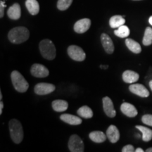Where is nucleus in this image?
<instances>
[{"label":"nucleus","mask_w":152,"mask_h":152,"mask_svg":"<svg viewBox=\"0 0 152 152\" xmlns=\"http://www.w3.org/2000/svg\"><path fill=\"white\" fill-rule=\"evenodd\" d=\"M30 37V32L26 27H16L9 32L8 38L11 43L21 44L27 41Z\"/></svg>","instance_id":"f257e3e1"},{"label":"nucleus","mask_w":152,"mask_h":152,"mask_svg":"<svg viewBox=\"0 0 152 152\" xmlns=\"http://www.w3.org/2000/svg\"><path fill=\"white\" fill-rule=\"evenodd\" d=\"M10 135L15 144H20L23 141L24 133L21 123L16 119H11L9 123Z\"/></svg>","instance_id":"f03ea898"},{"label":"nucleus","mask_w":152,"mask_h":152,"mask_svg":"<svg viewBox=\"0 0 152 152\" xmlns=\"http://www.w3.org/2000/svg\"><path fill=\"white\" fill-rule=\"evenodd\" d=\"M39 48L44 58L47 60H53L56 57V52L54 43L50 39H45L39 42Z\"/></svg>","instance_id":"7ed1b4c3"},{"label":"nucleus","mask_w":152,"mask_h":152,"mask_svg":"<svg viewBox=\"0 0 152 152\" xmlns=\"http://www.w3.org/2000/svg\"><path fill=\"white\" fill-rule=\"evenodd\" d=\"M11 82L15 90L18 92L23 93L28 90L29 84L21 74L17 71H14L11 74Z\"/></svg>","instance_id":"20e7f679"},{"label":"nucleus","mask_w":152,"mask_h":152,"mask_svg":"<svg viewBox=\"0 0 152 152\" xmlns=\"http://www.w3.org/2000/svg\"><path fill=\"white\" fill-rule=\"evenodd\" d=\"M84 144L83 140L77 134L71 136L68 141V149L71 152H83L84 151Z\"/></svg>","instance_id":"39448f33"},{"label":"nucleus","mask_w":152,"mask_h":152,"mask_svg":"<svg viewBox=\"0 0 152 152\" xmlns=\"http://www.w3.org/2000/svg\"><path fill=\"white\" fill-rule=\"evenodd\" d=\"M68 54L72 59L76 61H83L86 58V54L83 49L76 45H71L68 47Z\"/></svg>","instance_id":"423d86ee"},{"label":"nucleus","mask_w":152,"mask_h":152,"mask_svg":"<svg viewBox=\"0 0 152 152\" xmlns=\"http://www.w3.org/2000/svg\"><path fill=\"white\" fill-rule=\"evenodd\" d=\"M30 73L34 77L42 78V77H46L49 75V71L48 68L45 67L42 64H35L32 66Z\"/></svg>","instance_id":"0eeeda50"},{"label":"nucleus","mask_w":152,"mask_h":152,"mask_svg":"<svg viewBox=\"0 0 152 152\" xmlns=\"http://www.w3.org/2000/svg\"><path fill=\"white\" fill-rule=\"evenodd\" d=\"M55 89H56V87L54 85L41 83L35 85L34 91L37 95H47L54 92Z\"/></svg>","instance_id":"6e6552de"},{"label":"nucleus","mask_w":152,"mask_h":152,"mask_svg":"<svg viewBox=\"0 0 152 152\" xmlns=\"http://www.w3.org/2000/svg\"><path fill=\"white\" fill-rule=\"evenodd\" d=\"M91 26V20L89 18H83L77 20L74 25V30L75 33L82 34L87 32Z\"/></svg>","instance_id":"1a4fd4ad"},{"label":"nucleus","mask_w":152,"mask_h":152,"mask_svg":"<svg viewBox=\"0 0 152 152\" xmlns=\"http://www.w3.org/2000/svg\"><path fill=\"white\" fill-rule=\"evenodd\" d=\"M103 102V109L107 116L110 118H114L116 115V111L114 109L113 102L109 96H105L102 99Z\"/></svg>","instance_id":"9d476101"},{"label":"nucleus","mask_w":152,"mask_h":152,"mask_svg":"<svg viewBox=\"0 0 152 152\" xmlns=\"http://www.w3.org/2000/svg\"><path fill=\"white\" fill-rule=\"evenodd\" d=\"M129 90L133 94L137 95L140 97H148L149 96V90L141 84H132L129 87Z\"/></svg>","instance_id":"9b49d317"},{"label":"nucleus","mask_w":152,"mask_h":152,"mask_svg":"<svg viewBox=\"0 0 152 152\" xmlns=\"http://www.w3.org/2000/svg\"><path fill=\"white\" fill-rule=\"evenodd\" d=\"M101 42L105 52L109 54H112L114 52V45L111 38L107 34L102 33L101 35Z\"/></svg>","instance_id":"f8f14e48"},{"label":"nucleus","mask_w":152,"mask_h":152,"mask_svg":"<svg viewBox=\"0 0 152 152\" xmlns=\"http://www.w3.org/2000/svg\"><path fill=\"white\" fill-rule=\"evenodd\" d=\"M121 110L124 115L130 118L135 117L138 113L137 110L134 107V106L130 103H127V102H123L121 104Z\"/></svg>","instance_id":"ddd939ff"},{"label":"nucleus","mask_w":152,"mask_h":152,"mask_svg":"<svg viewBox=\"0 0 152 152\" xmlns=\"http://www.w3.org/2000/svg\"><path fill=\"white\" fill-rule=\"evenodd\" d=\"M106 136L111 143H116L120 139V132L116 126L111 125L106 130Z\"/></svg>","instance_id":"4468645a"},{"label":"nucleus","mask_w":152,"mask_h":152,"mask_svg":"<svg viewBox=\"0 0 152 152\" xmlns=\"http://www.w3.org/2000/svg\"><path fill=\"white\" fill-rule=\"evenodd\" d=\"M60 119L62 121H64V122L71 125H80L82 122H83V121H82V119L80 117L68 113L62 114L60 116Z\"/></svg>","instance_id":"2eb2a0df"},{"label":"nucleus","mask_w":152,"mask_h":152,"mask_svg":"<svg viewBox=\"0 0 152 152\" xmlns=\"http://www.w3.org/2000/svg\"><path fill=\"white\" fill-rule=\"evenodd\" d=\"M7 15L9 18L12 20H18L21 16V9L18 3H15L10 7L7 11Z\"/></svg>","instance_id":"dca6fc26"},{"label":"nucleus","mask_w":152,"mask_h":152,"mask_svg":"<svg viewBox=\"0 0 152 152\" xmlns=\"http://www.w3.org/2000/svg\"><path fill=\"white\" fill-rule=\"evenodd\" d=\"M140 78V75L136 72L127 70L123 73V80L126 83H134Z\"/></svg>","instance_id":"f3484780"},{"label":"nucleus","mask_w":152,"mask_h":152,"mask_svg":"<svg viewBox=\"0 0 152 152\" xmlns=\"http://www.w3.org/2000/svg\"><path fill=\"white\" fill-rule=\"evenodd\" d=\"M26 7L30 14L33 16H35L39 13V5L37 0H26Z\"/></svg>","instance_id":"a211bd4d"},{"label":"nucleus","mask_w":152,"mask_h":152,"mask_svg":"<svg viewBox=\"0 0 152 152\" xmlns=\"http://www.w3.org/2000/svg\"><path fill=\"white\" fill-rule=\"evenodd\" d=\"M89 137L95 143H102L106 141L107 136L102 131H93L90 133Z\"/></svg>","instance_id":"6ab92c4d"},{"label":"nucleus","mask_w":152,"mask_h":152,"mask_svg":"<svg viewBox=\"0 0 152 152\" xmlns=\"http://www.w3.org/2000/svg\"><path fill=\"white\" fill-rule=\"evenodd\" d=\"M52 108L56 112H63L67 110L68 103L65 100L57 99L52 102Z\"/></svg>","instance_id":"aec40b11"},{"label":"nucleus","mask_w":152,"mask_h":152,"mask_svg":"<svg viewBox=\"0 0 152 152\" xmlns=\"http://www.w3.org/2000/svg\"><path fill=\"white\" fill-rule=\"evenodd\" d=\"M125 45L131 52L134 53V54H140L142 52V48L140 44L137 42L136 41L133 40L132 39H130V38L126 39Z\"/></svg>","instance_id":"412c9836"},{"label":"nucleus","mask_w":152,"mask_h":152,"mask_svg":"<svg viewBox=\"0 0 152 152\" xmlns=\"http://www.w3.org/2000/svg\"><path fill=\"white\" fill-rule=\"evenodd\" d=\"M125 23V19L122 16H112L109 20V25L112 28H118L120 26L124 25Z\"/></svg>","instance_id":"4be33fe9"},{"label":"nucleus","mask_w":152,"mask_h":152,"mask_svg":"<svg viewBox=\"0 0 152 152\" xmlns=\"http://www.w3.org/2000/svg\"><path fill=\"white\" fill-rule=\"evenodd\" d=\"M136 128L138 129L142 133V140L143 141L147 142L151 141L152 139V130L142 126V125H136Z\"/></svg>","instance_id":"5701e85b"},{"label":"nucleus","mask_w":152,"mask_h":152,"mask_svg":"<svg viewBox=\"0 0 152 152\" xmlns=\"http://www.w3.org/2000/svg\"><path fill=\"white\" fill-rule=\"evenodd\" d=\"M77 114L80 116L84 118L88 119L91 118L93 116V111L89 106H83L77 110Z\"/></svg>","instance_id":"b1692460"},{"label":"nucleus","mask_w":152,"mask_h":152,"mask_svg":"<svg viewBox=\"0 0 152 152\" xmlns=\"http://www.w3.org/2000/svg\"><path fill=\"white\" fill-rule=\"evenodd\" d=\"M114 34L118 37H127L130 35V29H129L128 26L123 25V26H120L119 28H118L117 30L114 31Z\"/></svg>","instance_id":"393cba45"},{"label":"nucleus","mask_w":152,"mask_h":152,"mask_svg":"<svg viewBox=\"0 0 152 152\" xmlns=\"http://www.w3.org/2000/svg\"><path fill=\"white\" fill-rule=\"evenodd\" d=\"M142 43L144 46H149L152 44V28L147 27L144 32Z\"/></svg>","instance_id":"a878e982"},{"label":"nucleus","mask_w":152,"mask_h":152,"mask_svg":"<svg viewBox=\"0 0 152 152\" xmlns=\"http://www.w3.org/2000/svg\"><path fill=\"white\" fill-rule=\"evenodd\" d=\"M73 0H58L57 2V8L60 11H65L71 7Z\"/></svg>","instance_id":"bb28decb"},{"label":"nucleus","mask_w":152,"mask_h":152,"mask_svg":"<svg viewBox=\"0 0 152 152\" xmlns=\"http://www.w3.org/2000/svg\"><path fill=\"white\" fill-rule=\"evenodd\" d=\"M142 121L144 124L152 127V115L151 114H146L142 116Z\"/></svg>","instance_id":"cd10ccee"},{"label":"nucleus","mask_w":152,"mask_h":152,"mask_svg":"<svg viewBox=\"0 0 152 152\" xmlns=\"http://www.w3.org/2000/svg\"><path fill=\"white\" fill-rule=\"evenodd\" d=\"M135 150L134 149V147L132 145H131V144H128V145L125 146L122 149L123 152H133Z\"/></svg>","instance_id":"c85d7f7f"},{"label":"nucleus","mask_w":152,"mask_h":152,"mask_svg":"<svg viewBox=\"0 0 152 152\" xmlns=\"http://www.w3.org/2000/svg\"><path fill=\"white\" fill-rule=\"evenodd\" d=\"M6 6L4 5V1H0V18H3L4 14V8Z\"/></svg>","instance_id":"c756f323"},{"label":"nucleus","mask_w":152,"mask_h":152,"mask_svg":"<svg viewBox=\"0 0 152 152\" xmlns=\"http://www.w3.org/2000/svg\"><path fill=\"white\" fill-rule=\"evenodd\" d=\"M3 108H4V104H3V102L1 101V102H0V114H1V115L2 114Z\"/></svg>","instance_id":"7c9ffc66"},{"label":"nucleus","mask_w":152,"mask_h":152,"mask_svg":"<svg viewBox=\"0 0 152 152\" xmlns=\"http://www.w3.org/2000/svg\"><path fill=\"white\" fill-rule=\"evenodd\" d=\"M136 151V152H144V150L141 149V148H137V149H135V151Z\"/></svg>","instance_id":"2f4dec72"},{"label":"nucleus","mask_w":152,"mask_h":152,"mask_svg":"<svg viewBox=\"0 0 152 152\" xmlns=\"http://www.w3.org/2000/svg\"><path fill=\"white\" fill-rule=\"evenodd\" d=\"M100 68H103V69H106V68H109V66H108V65H106V66H102V65H101V66H100Z\"/></svg>","instance_id":"473e14b6"},{"label":"nucleus","mask_w":152,"mask_h":152,"mask_svg":"<svg viewBox=\"0 0 152 152\" xmlns=\"http://www.w3.org/2000/svg\"><path fill=\"white\" fill-rule=\"evenodd\" d=\"M149 85L150 88H151V90H152V80H150L149 83Z\"/></svg>","instance_id":"72a5a7b5"},{"label":"nucleus","mask_w":152,"mask_h":152,"mask_svg":"<svg viewBox=\"0 0 152 152\" xmlns=\"http://www.w3.org/2000/svg\"><path fill=\"white\" fill-rule=\"evenodd\" d=\"M149 23L151 24V26H152V16L149 18Z\"/></svg>","instance_id":"f704fd0d"},{"label":"nucleus","mask_w":152,"mask_h":152,"mask_svg":"<svg viewBox=\"0 0 152 152\" xmlns=\"http://www.w3.org/2000/svg\"><path fill=\"white\" fill-rule=\"evenodd\" d=\"M146 151H147V152H152V147L147 149V150H146Z\"/></svg>","instance_id":"c9c22d12"},{"label":"nucleus","mask_w":152,"mask_h":152,"mask_svg":"<svg viewBox=\"0 0 152 152\" xmlns=\"http://www.w3.org/2000/svg\"><path fill=\"white\" fill-rule=\"evenodd\" d=\"M2 99V94H1V92H0V99Z\"/></svg>","instance_id":"e433bc0d"},{"label":"nucleus","mask_w":152,"mask_h":152,"mask_svg":"<svg viewBox=\"0 0 152 152\" xmlns=\"http://www.w3.org/2000/svg\"><path fill=\"white\" fill-rule=\"evenodd\" d=\"M133 1H140V0H133Z\"/></svg>","instance_id":"4c0bfd02"}]
</instances>
